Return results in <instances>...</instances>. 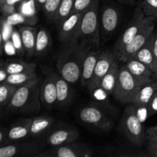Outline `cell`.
<instances>
[{
  "label": "cell",
  "mask_w": 157,
  "mask_h": 157,
  "mask_svg": "<svg viewBox=\"0 0 157 157\" xmlns=\"http://www.w3.org/2000/svg\"><path fill=\"white\" fill-rule=\"evenodd\" d=\"M95 44H98L87 39H75L63 44L56 58V67L59 75L70 84L78 82L81 79L84 59Z\"/></svg>",
  "instance_id": "1"
},
{
  "label": "cell",
  "mask_w": 157,
  "mask_h": 157,
  "mask_svg": "<svg viewBox=\"0 0 157 157\" xmlns=\"http://www.w3.org/2000/svg\"><path fill=\"white\" fill-rule=\"evenodd\" d=\"M39 79L17 88L12 101L6 107L9 113H37L41 107Z\"/></svg>",
  "instance_id": "2"
},
{
  "label": "cell",
  "mask_w": 157,
  "mask_h": 157,
  "mask_svg": "<svg viewBox=\"0 0 157 157\" xmlns=\"http://www.w3.org/2000/svg\"><path fill=\"white\" fill-rule=\"evenodd\" d=\"M119 128L126 137L136 146H141L146 140V130L140 121L135 105L130 104L124 110L121 118Z\"/></svg>",
  "instance_id": "3"
},
{
  "label": "cell",
  "mask_w": 157,
  "mask_h": 157,
  "mask_svg": "<svg viewBox=\"0 0 157 157\" xmlns=\"http://www.w3.org/2000/svg\"><path fill=\"white\" fill-rule=\"evenodd\" d=\"M98 6L99 0H96L93 5L84 12L81 18L79 30L75 39H87L94 41L99 45L101 44Z\"/></svg>",
  "instance_id": "4"
},
{
  "label": "cell",
  "mask_w": 157,
  "mask_h": 157,
  "mask_svg": "<svg viewBox=\"0 0 157 157\" xmlns=\"http://www.w3.org/2000/svg\"><path fill=\"white\" fill-rule=\"evenodd\" d=\"M142 84H144L137 81L125 65H123L120 67L118 81L113 95L121 104H130L133 103Z\"/></svg>",
  "instance_id": "5"
},
{
  "label": "cell",
  "mask_w": 157,
  "mask_h": 157,
  "mask_svg": "<svg viewBox=\"0 0 157 157\" xmlns=\"http://www.w3.org/2000/svg\"><path fill=\"white\" fill-rule=\"evenodd\" d=\"M157 21L153 17H145L143 25L133 39L124 48V50L117 56L118 61L125 63L131 58L138 50L141 48L155 32V26Z\"/></svg>",
  "instance_id": "6"
},
{
  "label": "cell",
  "mask_w": 157,
  "mask_h": 157,
  "mask_svg": "<svg viewBox=\"0 0 157 157\" xmlns=\"http://www.w3.org/2000/svg\"><path fill=\"white\" fill-rule=\"evenodd\" d=\"M78 117L84 124L102 131H109L113 127V122L107 116L104 109L96 104L81 107L78 111Z\"/></svg>",
  "instance_id": "7"
},
{
  "label": "cell",
  "mask_w": 157,
  "mask_h": 157,
  "mask_svg": "<svg viewBox=\"0 0 157 157\" xmlns=\"http://www.w3.org/2000/svg\"><path fill=\"white\" fill-rule=\"evenodd\" d=\"M120 11L113 5L104 6L100 15L101 41L104 43L111 39L120 24Z\"/></svg>",
  "instance_id": "8"
},
{
  "label": "cell",
  "mask_w": 157,
  "mask_h": 157,
  "mask_svg": "<svg viewBox=\"0 0 157 157\" xmlns=\"http://www.w3.org/2000/svg\"><path fill=\"white\" fill-rule=\"evenodd\" d=\"M145 17L140 6L138 5L133 12L131 19L130 20L128 25L126 27V29L120 35L117 41L115 43L113 52L116 54V56H117L124 50V48L133 39L136 34L139 32L142 27Z\"/></svg>",
  "instance_id": "9"
},
{
  "label": "cell",
  "mask_w": 157,
  "mask_h": 157,
  "mask_svg": "<svg viewBox=\"0 0 157 157\" xmlns=\"http://www.w3.org/2000/svg\"><path fill=\"white\" fill-rule=\"evenodd\" d=\"M92 156L93 150L90 147L73 142L55 147L50 151H41L35 157H91Z\"/></svg>",
  "instance_id": "10"
},
{
  "label": "cell",
  "mask_w": 157,
  "mask_h": 157,
  "mask_svg": "<svg viewBox=\"0 0 157 157\" xmlns=\"http://www.w3.org/2000/svg\"><path fill=\"white\" fill-rule=\"evenodd\" d=\"M116 59L117 56L114 52L105 51V52H101L96 64L93 76L88 86L87 87L89 93L90 94L95 89L100 87L101 81L109 71L112 64Z\"/></svg>",
  "instance_id": "11"
},
{
  "label": "cell",
  "mask_w": 157,
  "mask_h": 157,
  "mask_svg": "<svg viewBox=\"0 0 157 157\" xmlns=\"http://www.w3.org/2000/svg\"><path fill=\"white\" fill-rule=\"evenodd\" d=\"M41 150L38 142L12 143L1 147L0 157H35Z\"/></svg>",
  "instance_id": "12"
},
{
  "label": "cell",
  "mask_w": 157,
  "mask_h": 157,
  "mask_svg": "<svg viewBox=\"0 0 157 157\" xmlns=\"http://www.w3.org/2000/svg\"><path fill=\"white\" fill-rule=\"evenodd\" d=\"M79 137V133L75 128L68 126L59 127L52 130L47 136L46 143L52 147L65 145L76 141Z\"/></svg>",
  "instance_id": "13"
},
{
  "label": "cell",
  "mask_w": 157,
  "mask_h": 157,
  "mask_svg": "<svg viewBox=\"0 0 157 157\" xmlns=\"http://www.w3.org/2000/svg\"><path fill=\"white\" fill-rule=\"evenodd\" d=\"M84 12L72 13L59 25L58 38L62 44L73 41L78 34Z\"/></svg>",
  "instance_id": "14"
},
{
  "label": "cell",
  "mask_w": 157,
  "mask_h": 157,
  "mask_svg": "<svg viewBox=\"0 0 157 157\" xmlns=\"http://www.w3.org/2000/svg\"><path fill=\"white\" fill-rule=\"evenodd\" d=\"M55 73L48 74L40 87V99L41 105L46 109H52L57 105V87L55 78Z\"/></svg>",
  "instance_id": "15"
},
{
  "label": "cell",
  "mask_w": 157,
  "mask_h": 157,
  "mask_svg": "<svg viewBox=\"0 0 157 157\" xmlns=\"http://www.w3.org/2000/svg\"><path fill=\"white\" fill-rule=\"evenodd\" d=\"M101 53L100 45L98 44H95L87 53L84 63H83L81 79H80L81 84L83 87H87L88 86L94 75V72L96 64L98 63Z\"/></svg>",
  "instance_id": "16"
},
{
  "label": "cell",
  "mask_w": 157,
  "mask_h": 157,
  "mask_svg": "<svg viewBox=\"0 0 157 157\" xmlns=\"http://www.w3.org/2000/svg\"><path fill=\"white\" fill-rule=\"evenodd\" d=\"M124 65L131 73V75L142 84L153 80V70H151L145 64L135 58H132L129 59L126 61Z\"/></svg>",
  "instance_id": "17"
},
{
  "label": "cell",
  "mask_w": 157,
  "mask_h": 157,
  "mask_svg": "<svg viewBox=\"0 0 157 157\" xmlns=\"http://www.w3.org/2000/svg\"><path fill=\"white\" fill-rule=\"evenodd\" d=\"M157 91V81L155 80L144 83L140 87L137 94L135 97L132 104L136 108H146L148 107L149 103Z\"/></svg>",
  "instance_id": "18"
},
{
  "label": "cell",
  "mask_w": 157,
  "mask_h": 157,
  "mask_svg": "<svg viewBox=\"0 0 157 157\" xmlns=\"http://www.w3.org/2000/svg\"><path fill=\"white\" fill-rule=\"evenodd\" d=\"M55 119L50 116H39L32 118L31 136L41 137L48 136L53 130Z\"/></svg>",
  "instance_id": "19"
},
{
  "label": "cell",
  "mask_w": 157,
  "mask_h": 157,
  "mask_svg": "<svg viewBox=\"0 0 157 157\" xmlns=\"http://www.w3.org/2000/svg\"><path fill=\"white\" fill-rule=\"evenodd\" d=\"M32 118H25L16 121L9 128V140L10 143L21 140L31 136Z\"/></svg>",
  "instance_id": "20"
},
{
  "label": "cell",
  "mask_w": 157,
  "mask_h": 157,
  "mask_svg": "<svg viewBox=\"0 0 157 157\" xmlns=\"http://www.w3.org/2000/svg\"><path fill=\"white\" fill-rule=\"evenodd\" d=\"M154 41L155 32L151 35L147 42L132 58L141 61L148 66L151 70H154L155 67V54H154Z\"/></svg>",
  "instance_id": "21"
},
{
  "label": "cell",
  "mask_w": 157,
  "mask_h": 157,
  "mask_svg": "<svg viewBox=\"0 0 157 157\" xmlns=\"http://www.w3.org/2000/svg\"><path fill=\"white\" fill-rule=\"evenodd\" d=\"M57 87V105L60 107L67 106L72 98V89L70 83L63 77L55 75Z\"/></svg>",
  "instance_id": "22"
},
{
  "label": "cell",
  "mask_w": 157,
  "mask_h": 157,
  "mask_svg": "<svg viewBox=\"0 0 157 157\" xmlns=\"http://www.w3.org/2000/svg\"><path fill=\"white\" fill-rule=\"evenodd\" d=\"M25 51L29 57L35 55L38 29L32 25H22L18 29Z\"/></svg>",
  "instance_id": "23"
},
{
  "label": "cell",
  "mask_w": 157,
  "mask_h": 157,
  "mask_svg": "<svg viewBox=\"0 0 157 157\" xmlns=\"http://www.w3.org/2000/svg\"><path fill=\"white\" fill-rule=\"evenodd\" d=\"M119 71L120 67L118 66L117 58L112 64L109 71L104 77V78L101 81V84H100V87L104 89L109 95L113 94V93H114L118 81Z\"/></svg>",
  "instance_id": "24"
},
{
  "label": "cell",
  "mask_w": 157,
  "mask_h": 157,
  "mask_svg": "<svg viewBox=\"0 0 157 157\" xmlns=\"http://www.w3.org/2000/svg\"><path fill=\"white\" fill-rule=\"evenodd\" d=\"M52 45V37L46 29L39 27L37 32L36 44H35V55L42 56L47 53Z\"/></svg>",
  "instance_id": "25"
},
{
  "label": "cell",
  "mask_w": 157,
  "mask_h": 157,
  "mask_svg": "<svg viewBox=\"0 0 157 157\" xmlns=\"http://www.w3.org/2000/svg\"><path fill=\"white\" fill-rule=\"evenodd\" d=\"M5 67L9 75L32 72L36 70V64L33 62H26L23 61H10L4 62Z\"/></svg>",
  "instance_id": "26"
},
{
  "label": "cell",
  "mask_w": 157,
  "mask_h": 157,
  "mask_svg": "<svg viewBox=\"0 0 157 157\" xmlns=\"http://www.w3.org/2000/svg\"><path fill=\"white\" fill-rule=\"evenodd\" d=\"M37 79H38V78L35 71L23 72V73L9 75L5 82L15 85L17 87H21V86L29 84L32 81H36Z\"/></svg>",
  "instance_id": "27"
},
{
  "label": "cell",
  "mask_w": 157,
  "mask_h": 157,
  "mask_svg": "<svg viewBox=\"0 0 157 157\" xmlns=\"http://www.w3.org/2000/svg\"><path fill=\"white\" fill-rule=\"evenodd\" d=\"M6 21L12 25H35L38 21V18L33 15H26L21 12H14L11 15L5 17Z\"/></svg>",
  "instance_id": "28"
},
{
  "label": "cell",
  "mask_w": 157,
  "mask_h": 157,
  "mask_svg": "<svg viewBox=\"0 0 157 157\" xmlns=\"http://www.w3.org/2000/svg\"><path fill=\"white\" fill-rule=\"evenodd\" d=\"M18 87L6 82L1 83L0 86V106L1 108H6L12 101Z\"/></svg>",
  "instance_id": "29"
},
{
  "label": "cell",
  "mask_w": 157,
  "mask_h": 157,
  "mask_svg": "<svg viewBox=\"0 0 157 157\" xmlns=\"http://www.w3.org/2000/svg\"><path fill=\"white\" fill-rule=\"evenodd\" d=\"M75 1V0H61L55 18L56 24L60 25L72 13Z\"/></svg>",
  "instance_id": "30"
},
{
  "label": "cell",
  "mask_w": 157,
  "mask_h": 157,
  "mask_svg": "<svg viewBox=\"0 0 157 157\" xmlns=\"http://www.w3.org/2000/svg\"><path fill=\"white\" fill-rule=\"evenodd\" d=\"M61 0H47L43 6L46 18L51 22H55V18Z\"/></svg>",
  "instance_id": "31"
},
{
  "label": "cell",
  "mask_w": 157,
  "mask_h": 157,
  "mask_svg": "<svg viewBox=\"0 0 157 157\" xmlns=\"http://www.w3.org/2000/svg\"><path fill=\"white\" fill-rule=\"evenodd\" d=\"M91 97L94 100V102L97 105L100 106L101 107H107L109 109L112 107L111 104H110L108 101V94L102 89L101 87H98L94 91L90 93Z\"/></svg>",
  "instance_id": "32"
},
{
  "label": "cell",
  "mask_w": 157,
  "mask_h": 157,
  "mask_svg": "<svg viewBox=\"0 0 157 157\" xmlns=\"http://www.w3.org/2000/svg\"><path fill=\"white\" fill-rule=\"evenodd\" d=\"M139 5L146 17H153L157 19V0H143Z\"/></svg>",
  "instance_id": "33"
},
{
  "label": "cell",
  "mask_w": 157,
  "mask_h": 157,
  "mask_svg": "<svg viewBox=\"0 0 157 157\" xmlns=\"http://www.w3.org/2000/svg\"><path fill=\"white\" fill-rule=\"evenodd\" d=\"M13 25L9 24L6 21V18H3L2 19L1 22V52L2 53L3 46L4 44L9 39H11L12 32H13Z\"/></svg>",
  "instance_id": "34"
},
{
  "label": "cell",
  "mask_w": 157,
  "mask_h": 157,
  "mask_svg": "<svg viewBox=\"0 0 157 157\" xmlns=\"http://www.w3.org/2000/svg\"><path fill=\"white\" fill-rule=\"evenodd\" d=\"M95 1L96 0H75L72 13L84 12L93 5Z\"/></svg>",
  "instance_id": "35"
},
{
  "label": "cell",
  "mask_w": 157,
  "mask_h": 157,
  "mask_svg": "<svg viewBox=\"0 0 157 157\" xmlns=\"http://www.w3.org/2000/svg\"><path fill=\"white\" fill-rule=\"evenodd\" d=\"M11 40H12L14 46L16 48L17 53L20 54V55H22L25 52V48L24 46H23L22 41H21V35H20V33L18 31L14 29L12 37H11Z\"/></svg>",
  "instance_id": "36"
},
{
  "label": "cell",
  "mask_w": 157,
  "mask_h": 157,
  "mask_svg": "<svg viewBox=\"0 0 157 157\" xmlns=\"http://www.w3.org/2000/svg\"><path fill=\"white\" fill-rule=\"evenodd\" d=\"M146 140L147 144H157V126L150 127L146 130Z\"/></svg>",
  "instance_id": "37"
},
{
  "label": "cell",
  "mask_w": 157,
  "mask_h": 157,
  "mask_svg": "<svg viewBox=\"0 0 157 157\" xmlns=\"http://www.w3.org/2000/svg\"><path fill=\"white\" fill-rule=\"evenodd\" d=\"M0 6H1V12L3 16L7 17L8 15L15 12V5L10 4L6 1L0 2Z\"/></svg>",
  "instance_id": "38"
},
{
  "label": "cell",
  "mask_w": 157,
  "mask_h": 157,
  "mask_svg": "<svg viewBox=\"0 0 157 157\" xmlns=\"http://www.w3.org/2000/svg\"><path fill=\"white\" fill-rule=\"evenodd\" d=\"M147 110H148L149 117L157 113V91L153 95L150 102L149 103Z\"/></svg>",
  "instance_id": "39"
},
{
  "label": "cell",
  "mask_w": 157,
  "mask_h": 157,
  "mask_svg": "<svg viewBox=\"0 0 157 157\" xmlns=\"http://www.w3.org/2000/svg\"><path fill=\"white\" fill-rule=\"evenodd\" d=\"M5 52L7 55L9 56H12V55H15L17 53V50L15 48V47L14 46L13 43H12V40L9 39V41H6L4 44L3 46V50L2 52Z\"/></svg>",
  "instance_id": "40"
},
{
  "label": "cell",
  "mask_w": 157,
  "mask_h": 157,
  "mask_svg": "<svg viewBox=\"0 0 157 157\" xmlns=\"http://www.w3.org/2000/svg\"><path fill=\"white\" fill-rule=\"evenodd\" d=\"M10 144L9 140V128L2 127L0 130V145L1 147Z\"/></svg>",
  "instance_id": "41"
},
{
  "label": "cell",
  "mask_w": 157,
  "mask_h": 157,
  "mask_svg": "<svg viewBox=\"0 0 157 157\" xmlns=\"http://www.w3.org/2000/svg\"><path fill=\"white\" fill-rule=\"evenodd\" d=\"M8 76H9V74L5 67L4 61H2L1 62V67H0V82H5L6 80L7 79Z\"/></svg>",
  "instance_id": "42"
},
{
  "label": "cell",
  "mask_w": 157,
  "mask_h": 157,
  "mask_svg": "<svg viewBox=\"0 0 157 157\" xmlns=\"http://www.w3.org/2000/svg\"><path fill=\"white\" fill-rule=\"evenodd\" d=\"M147 150L150 156L157 157V144H147Z\"/></svg>",
  "instance_id": "43"
},
{
  "label": "cell",
  "mask_w": 157,
  "mask_h": 157,
  "mask_svg": "<svg viewBox=\"0 0 157 157\" xmlns=\"http://www.w3.org/2000/svg\"><path fill=\"white\" fill-rule=\"evenodd\" d=\"M154 54H155V66L157 64V29L155 32V41H154Z\"/></svg>",
  "instance_id": "44"
},
{
  "label": "cell",
  "mask_w": 157,
  "mask_h": 157,
  "mask_svg": "<svg viewBox=\"0 0 157 157\" xmlns=\"http://www.w3.org/2000/svg\"><path fill=\"white\" fill-rule=\"evenodd\" d=\"M153 80L157 81V64H156L154 67V70H153Z\"/></svg>",
  "instance_id": "45"
},
{
  "label": "cell",
  "mask_w": 157,
  "mask_h": 157,
  "mask_svg": "<svg viewBox=\"0 0 157 157\" xmlns=\"http://www.w3.org/2000/svg\"><path fill=\"white\" fill-rule=\"evenodd\" d=\"M143 0H129L128 1V2H127V4H130V5H132V6H133V5H135L136 4V3H140L141 2H142Z\"/></svg>",
  "instance_id": "46"
},
{
  "label": "cell",
  "mask_w": 157,
  "mask_h": 157,
  "mask_svg": "<svg viewBox=\"0 0 157 157\" xmlns=\"http://www.w3.org/2000/svg\"><path fill=\"white\" fill-rule=\"evenodd\" d=\"M46 1H47V0H36V2L38 3V4L42 5V6H44V4L45 3Z\"/></svg>",
  "instance_id": "47"
},
{
  "label": "cell",
  "mask_w": 157,
  "mask_h": 157,
  "mask_svg": "<svg viewBox=\"0 0 157 157\" xmlns=\"http://www.w3.org/2000/svg\"><path fill=\"white\" fill-rule=\"evenodd\" d=\"M120 3H122V4H127L129 0H117Z\"/></svg>",
  "instance_id": "48"
},
{
  "label": "cell",
  "mask_w": 157,
  "mask_h": 157,
  "mask_svg": "<svg viewBox=\"0 0 157 157\" xmlns=\"http://www.w3.org/2000/svg\"><path fill=\"white\" fill-rule=\"evenodd\" d=\"M0 1H3V0H0Z\"/></svg>",
  "instance_id": "49"
}]
</instances>
